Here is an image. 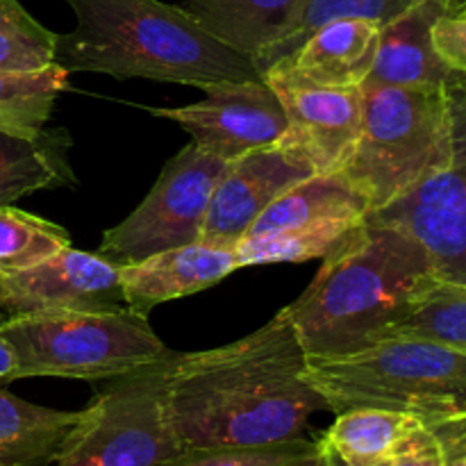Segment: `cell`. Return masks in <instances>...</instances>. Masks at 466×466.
Here are the masks:
<instances>
[{
    "mask_svg": "<svg viewBox=\"0 0 466 466\" xmlns=\"http://www.w3.org/2000/svg\"><path fill=\"white\" fill-rule=\"evenodd\" d=\"M317 446H319V466H353L323 435L317 440Z\"/></svg>",
    "mask_w": 466,
    "mask_h": 466,
    "instance_id": "32",
    "label": "cell"
},
{
    "mask_svg": "<svg viewBox=\"0 0 466 466\" xmlns=\"http://www.w3.org/2000/svg\"><path fill=\"white\" fill-rule=\"evenodd\" d=\"M71 135L41 130L36 137L0 132V208L41 189H57L76 182L68 162Z\"/></svg>",
    "mask_w": 466,
    "mask_h": 466,
    "instance_id": "18",
    "label": "cell"
},
{
    "mask_svg": "<svg viewBox=\"0 0 466 466\" xmlns=\"http://www.w3.org/2000/svg\"><path fill=\"white\" fill-rule=\"evenodd\" d=\"M444 455L437 437L428 426H417L399 446L390 458L373 466H441Z\"/></svg>",
    "mask_w": 466,
    "mask_h": 466,
    "instance_id": "29",
    "label": "cell"
},
{
    "mask_svg": "<svg viewBox=\"0 0 466 466\" xmlns=\"http://www.w3.org/2000/svg\"><path fill=\"white\" fill-rule=\"evenodd\" d=\"M66 85L68 71L57 64L44 71H0V132L41 135Z\"/></svg>",
    "mask_w": 466,
    "mask_h": 466,
    "instance_id": "23",
    "label": "cell"
},
{
    "mask_svg": "<svg viewBox=\"0 0 466 466\" xmlns=\"http://www.w3.org/2000/svg\"><path fill=\"white\" fill-rule=\"evenodd\" d=\"M157 118L177 123L194 144L232 162L250 150L278 144L287 132V116L276 89L259 82H226L205 89V98L182 107H148Z\"/></svg>",
    "mask_w": 466,
    "mask_h": 466,
    "instance_id": "10",
    "label": "cell"
},
{
    "mask_svg": "<svg viewBox=\"0 0 466 466\" xmlns=\"http://www.w3.org/2000/svg\"><path fill=\"white\" fill-rule=\"evenodd\" d=\"M3 308L7 319L57 309H121V267L68 246L35 267L3 276Z\"/></svg>",
    "mask_w": 466,
    "mask_h": 466,
    "instance_id": "11",
    "label": "cell"
},
{
    "mask_svg": "<svg viewBox=\"0 0 466 466\" xmlns=\"http://www.w3.org/2000/svg\"><path fill=\"white\" fill-rule=\"evenodd\" d=\"M271 86L287 116L280 144L299 153L314 176L344 171L362 130V89Z\"/></svg>",
    "mask_w": 466,
    "mask_h": 466,
    "instance_id": "13",
    "label": "cell"
},
{
    "mask_svg": "<svg viewBox=\"0 0 466 466\" xmlns=\"http://www.w3.org/2000/svg\"><path fill=\"white\" fill-rule=\"evenodd\" d=\"M364 221L367 218H335V221L317 223V226L244 237L237 244V258H239L241 268L323 259L332 250L339 248L344 241H349Z\"/></svg>",
    "mask_w": 466,
    "mask_h": 466,
    "instance_id": "22",
    "label": "cell"
},
{
    "mask_svg": "<svg viewBox=\"0 0 466 466\" xmlns=\"http://www.w3.org/2000/svg\"><path fill=\"white\" fill-rule=\"evenodd\" d=\"M0 337L14 355V380L64 378L105 382L171 353L148 326V317L130 308L107 312L23 314L0 323Z\"/></svg>",
    "mask_w": 466,
    "mask_h": 466,
    "instance_id": "6",
    "label": "cell"
},
{
    "mask_svg": "<svg viewBox=\"0 0 466 466\" xmlns=\"http://www.w3.org/2000/svg\"><path fill=\"white\" fill-rule=\"evenodd\" d=\"M312 176L314 168L280 141L232 159L214 189L200 241L237 248L268 205Z\"/></svg>",
    "mask_w": 466,
    "mask_h": 466,
    "instance_id": "12",
    "label": "cell"
},
{
    "mask_svg": "<svg viewBox=\"0 0 466 466\" xmlns=\"http://www.w3.org/2000/svg\"><path fill=\"white\" fill-rule=\"evenodd\" d=\"M390 337H417L466 353V285L432 278Z\"/></svg>",
    "mask_w": 466,
    "mask_h": 466,
    "instance_id": "24",
    "label": "cell"
},
{
    "mask_svg": "<svg viewBox=\"0 0 466 466\" xmlns=\"http://www.w3.org/2000/svg\"><path fill=\"white\" fill-rule=\"evenodd\" d=\"M432 278L431 255L417 239L367 218L280 314L305 358H344L387 339Z\"/></svg>",
    "mask_w": 466,
    "mask_h": 466,
    "instance_id": "2",
    "label": "cell"
},
{
    "mask_svg": "<svg viewBox=\"0 0 466 466\" xmlns=\"http://www.w3.org/2000/svg\"><path fill=\"white\" fill-rule=\"evenodd\" d=\"M308 358L280 312L241 339L176 353L167 376V414L191 449H246L305 437L328 410L305 376Z\"/></svg>",
    "mask_w": 466,
    "mask_h": 466,
    "instance_id": "1",
    "label": "cell"
},
{
    "mask_svg": "<svg viewBox=\"0 0 466 466\" xmlns=\"http://www.w3.org/2000/svg\"><path fill=\"white\" fill-rule=\"evenodd\" d=\"M362 130L344 177L387 208L453 162L455 118L446 86H362Z\"/></svg>",
    "mask_w": 466,
    "mask_h": 466,
    "instance_id": "5",
    "label": "cell"
},
{
    "mask_svg": "<svg viewBox=\"0 0 466 466\" xmlns=\"http://www.w3.org/2000/svg\"><path fill=\"white\" fill-rule=\"evenodd\" d=\"M417 426L421 421L412 414L385 408H353L337 414L323 437L353 466H373L390 458Z\"/></svg>",
    "mask_w": 466,
    "mask_h": 466,
    "instance_id": "21",
    "label": "cell"
},
{
    "mask_svg": "<svg viewBox=\"0 0 466 466\" xmlns=\"http://www.w3.org/2000/svg\"><path fill=\"white\" fill-rule=\"evenodd\" d=\"M5 308H3V276H0V323L5 321Z\"/></svg>",
    "mask_w": 466,
    "mask_h": 466,
    "instance_id": "35",
    "label": "cell"
},
{
    "mask_svg": "<svg viewBox=\"0 0 466 466\" xmlns=\"http://www.w3.org/2000/svg\"><path fill=\"white\" fill-rule=\"evenodd\" d=\"M328 412L385 408L423 426L466 414V353L417 337H390L344 358L308 360Z\"/></svg>",
    "mask_w": 466,
    "mask_h": 466,
    "instance_id": "4",
    "label": "cell"
},
{
    "mask_svg": "<svg viewBox=\"0 0 466 466\" xmlns=\"http://www.w3.org/2000/svg\"><path fill=\"white\" fill-rule=\"evenodd\" d=\"M428 428L441 446V455H444L441 466H466V414L435 421Z\"/></svg>",
    "mask_w": 466,
    "mask_h": 466,
    "instance_id": "31",
    "label": "cell"
},
{
    "mask_svg": "<svg viewBox=\"0 0 466 466\" xmlns=\"http://www.w3.org/2000/svg\"><path fill=\"white\" fill-rule=\"evenodd\" d=\"M173 358L105 380L46 466H162L185 453L167 414Z\"/></svg>",
    "mask_w": 466,
    "mask_h": 466,
    "instance_id": "7",
    "label": "cell"
},
{
    "mask_svg": "<svg viewBox=\"0 0 466 466\" xmlns=\"http://www.w3.org/2000/svg\"><path fill=\"white\" fill-rule=\"evenodd\" d=\"M446 14H466V0H444Z\"/></svg>",
    "mask_w": 466,
    "mask_h": 466,
    "instance_id": "34",
    "label": "cell"
},
{
    "mask_svg": "<svg viewBox=\"0 0 466 466\" xmlns=\"http://www.w3.org/2000/svg\"><path fill=\"white\" fill-rule=\"evenodd\" d=\"M57 35L18 0H0V71H44L55 64Z\"/></svg>",
    "mask_w": 466,
    "mask_h": 466,
    "instance_id": "27",
    "label": "cell"
},
{
    "mask_svg": "<svg viewBox=\"0 0 466 466\" xmlns=\"http://www.w3.org/2000/svg\"><path fill=\"white\" fill-rule=\"evenodd\" d=\"M14 369H16V364H14L12 350H9L7 341L0 337V385L14 382Z\"/></svg>",
    "mask_w": 466,
    "mask_h": 466,
    "instance_id": "33",
    "label": "cell"
},
{
    "mask_svg": "<svg viewBox=\"0 0 466 466\" xmlns=\"http://www.w3.org/2000/svg\"><path fill=\"white\" fill-rule=\"evenodd\" d=\"M414 3H419V0H305L291 30L280 41L262 50L255 57V66L264 76L273 64L289 57L314 30H319L326 23L339 21V18H364V21L385 25L391 18L400 16L405 9L412 7Z\"/></svg>",
    "mask_w": 466,
    "mask_h": 466,
    "instance_id": "25",
    "label": "cell"
},
{
    "mask_svg": "<svg viewBox=\"0 0 466 466\" xmlns=\"http://www.w3.org/2000/svg\"><path fill=\"white\" fill-rule=\"evenodd\" d=\"M380 23L339 18L314 30L289 57L264 73L267 85L362 89L376 62Z\"/></svg>",
    "mask_w": 466,
    "mask_h": 466,
    "instance_id": "14",
    "label": "cell"
},
{
    "mask_svg": "<svg viewBox=\"0 0 466 466\" xmlns=\"http://www.w3.org/2000/svg\"><path fill=\"white\" fill-rule=\"evenodd\" d=\"M76 27L57 35L55 64L68 73L146 77L209 89L259 82L255 59L218 41L185 7L159 0H66Z\"/></svg>",
    "mask_w": 466,
    "mask_h": 466,
    "instance_id": "3",
    "label": "cell"
},
{
    "mask_svg": "<svg viewBox=\"0 0 466 466\" xmlns=\"http://www.w3.org/2000/svg\"><path fill=\"white\" fill-rule=\"evenodd\" d=\"M77 414L35 405L0 385V466L46 462Z\"/></svg>",
    "mask_w": 466,
    "mask_h": 466,
    "instance_id": "20",
    "label": "cell"
},
{
    "mask_svg": "<svg viewBox=\"0 0 466 466\" xmlns=\"http://www.w3.org/2000/svg\"><path fill=\"white\" fill-rule=\"evenodd\" d=\"M71 246L62 226L5 205L0 208V276L23 271Z\"/></svg>",
    "mask_w": 466,
    "mask_h": 466,
    "instance_id": "26",
    "label": "cell"
},
{
    "mask_svg": "<svg viewBox=\"0 0 466 466\" xmlns=\"http://www.w3.org/2000/svg\"><path fill=\"white\" fill-rule=\"evenodd\" d=\"M444 14V0H419L385 23L364 86H446L462 76L432 44V27Z\"/></svg>",
    "mask_w": 466,
    "mask_h": 466,
    "instance_id": "16",
    "label": "cell"
},
{
    "mask_svg": "<svg viewBox=\"0 0 466 466\" xmlns=\"http://www.w3.org/2000/svg\"><path fill=\"white\" fill-rule=\"evenodd\" d=\"M446 89L455 118L453 162L367 218L417 239L437 278L466 285V73Z\"/></svg>",
    "mask_w": 466,
    "mask_h": 466,
    "instance_id": "9",
    "label": "cell"
},
{
    "mask_svg": "<svg viewBox=\"0 0 466 466\" xmlns=\"http://www.w3.org/2000/svg\"><path fill=\"white\" fill-rule=\"evenodd\" d=\"M162 466H319V446L308 437L246 449H191Z\"/></svg>",
    "mask_w": 466,
    "mask_h": 466,
    "instance_id": "28",
    "label": "cell"
},
{
    "mask_svg": "<svg viewBox=\"0 0 466 466\" xmlns=\"http://www.w3.org/2000/svg\"><path fill=\"white\" fill-rule=\"evenodd\" d=\"M369 203L344 173L312 176L291 187L276 203L268 205L258 221L248 228L246 237H259L267 232L294 230V228L317 226L335 218H367Z\"/></svg>",
    "mask_w": 466,
    "mask_h": 466,
    "instance_id": "19",
    "label": "cell"
},
{
    "mask_svg": "<svg viewBox=\"0 0 466 466\" xmlns=\"http://www.w3.org/2000/svg\"><path fill=\"white\" fill-rule=\"evenodd\" d=\"M432 44L451 66L466 73V14H444L432 27Z\"/></svg>",
    "mask_w": 466,
    "mask_h": 466,
    "instance_id": "30",
    "label": "cell"
},
{
    "mask_svg": "<svg viewBox=\"0 0 466 466\" xmlns=\"http://www.w3.org/2000/svg\"><path fill=\"white\" fill-rule=\"evenodd\" d=\"M241 268L237 248L196 241L121 267L123 303L148 317L157 305L209 289Z\"/></svg>",
    "mask_w": 466,
    "mask_h": 466,
    "instance_id": "15",
    "label": "cell"
},
{
    "mask_svg": "<svg viewBox=\"0 0 466 466\" xmlns=\"http://www.w3.org/2000/svg\"><path fill=\"white\" fill-rule=\"evenodd\" d=\"M226 167V159L189 141L164 164L153 189L135 212L103 232L98 255L126 267L162 250L200 241L214 189Z\"/></svg>",
    "mask_w": 466,
    "mask_h": 466,
    "instance_id": "8",
    "label": "cell"
},
{
    "mask_svg": "<svg viewBox=\"0 0 466 466\" xmlns=\"http://www.w3.org/2000/svg\"><path fill=\"white\" fill-rule=\"evenodd\" d=\"M303 5L305 0H185L182 7L218 41L255 59L291 30Z\"/></svg>",
    "mask_w": 466,
    "mask_h": 466,
    "instance_id": "17",
    "label": "cell"
}]
</instances>
